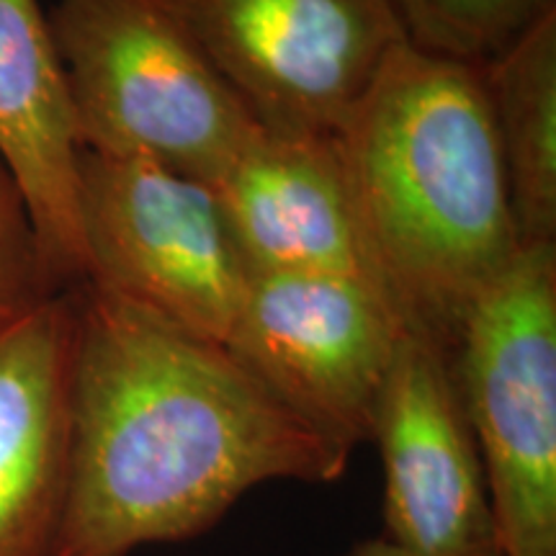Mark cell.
<instances>
[{"label":"cell","mask_w":556,"mask_h":556,"mask_svg":"<svg viewBox=\"0 0 556 556\" xmlns=\"http://www.w3.org/2000/svg\"><path fill=\"white\" fill-rule=\"evenodd\" d=\"M73 446L52 556L204 536L255 486L330 484L351 454L278 405L214 340L75 287Z\"/></svg>","instance_id":"6da1fadb"},{"label":"cell","mask_w":556,"mask_h":556,"mask_svg":"<svg viewBox=\"0 0 556 556\" xmlns=\"http://www.w3.org/2000/svg\"><path fill=\"white\" fill-rule=\"evenodd\" d=\"M332 142L374 283L405 332L448 356L523 248L482 70L407 41Z\"/></svg>","instance_id":"7a4b0ae2"},{"label":"cell","mask_w":556,"mask_h":556,"mask_svg":"<svg viewBox=\"0 0 556 556\" xmlns=\"http://www.w3.org/2000/svg\"><path fill=\"white\" fill-rule=\"evenodd\" d=\"M47 21L80 150L214 186L258 137V122L160 0H58Z\"/></svg>","instance_id":"3957f363"},{"label":"cell","mask_w":556,"mask_h":556,"mask_svg":"<svg viewBox=\"0 0 556 556\" xmlns=\"http://www.w3.org/2000/svg\"><path fill=\"white\" fill-rule=\"evenodd\" d=\"M503 556H556V242L526 245L448 353Z\"/></svg>","instance_id":"277c9868"},{"label":"cell","mask_w":556,"mask_h":556,"mask_svg":"<svg viewBox=\"0 0 556 556\" xmlns=\"http://www.w3.org/2000/svg\"><path fill=\"white\" fill-rule=\"evenodd\" d=\"M78 219L88 287L225 343L250 268L212 186L80 150Z\"/></svg>","instance_id":"5b68a950"},{"label":"cell","mask_w":556,"mask_h":556,"mask_svg":"<svg viewBox=\"0 0 556 556\" xmlns=\"http://www.w3.org/2000/svg\"><path fill=\"white\" fill-rule=\"evenodd\" d=\"M261 129L336 137L407 45L392 0H160Z\"/></svg>","instance_id":"8992f818"},{"label":"cell","mask_w":556,"mask_h":556,"mask_svg":"<svg viewBox=\"0 0 556 556\" xmlns=\"http://www.w3.org/2000/svg\"><path fill=\"white\" fill-rule=\"evenodd\" d=\"M402 336L387 299L356 278L250 274L222 345L278 405L353 454L371 443Z\"/></svg>","instance_id":"52a82bcc"},{"label":"cell","mask_w":556,"mask_h":556,"mask_svg":"<svg viewBox=\"0 0 556 556\" xmlns=\"http://www.w3.org/2000/svg\"><path fill=\"white\" fill-rule=\"evenodd\" d=\"M371 443L384 471L381 539L405 556H503L477 438L430 340L402 336Z\"/></svg>","instance_id":"ba28073f"},{"label":"cell","mask_w":556,"mask_h":556,"mask_svg":"<svg viewBox=\"0 0 556 556\" xmlns=\"http://www.w3.org/2000/svg\"><path fill=\"white\" fill-rule=\"evenodd\" d=\"M78 296L0 332V556H52L70 479Z\"/></svg>","instance_id":"9c48e42d"},{"label":"cell","mask_w":556,"mask_h":556,"mask_svg":"<svg viewBox=\"0 0 556 556\" xmlns=\"http://www.w3.org/2000/svg\"><path fill=\"white\" fill-rule=\"evenodd\" d=\"M212 189L250 274L343 276L377 289L332 137L261 129Z\"/></svg>","instance_id":"30bf717a"},{"label":"cell","mask_w":556,"mask_h":556,"mask_svg":"<svg viewBox=\"0 0 556 556\" xmlns=\"http://www.w3.org/2000/svg\"><path fill=\"white\" fill-rule=\"evenodd\" d=\"M0 157L16 176L62 289L86 283L65 75L39 0H0Z\"/></svg>","instance_id":"8fae6325"},{"label":"cell","mask_w":556,"mask_h":556,"mask_svg":"<svg viewBox=\"0 0 556 556\" xmlns=\"http://www.w3.org/2000/svg\"><path fill=\"white\" fill-rule=\"evenodd\" d=\"M479 70L520 245L556 242V11Z\"/></svg>","instance_id":"7c38bea8"},{"label":"cell","mask_w":556,"mask_h":556,"mask_svg":"<svg viewBox=\"0 0 556 556\" xmlns=\"http://www.w3.org/2000/svg\"><path fill=\"white\" fill-rule=\"evenodd\" d=\"M417 50L484 67L556 11V0H392Z\"/></svg>","instance_id":"4fadbf2b"},{"label":"cell","mask_w":556,"mask_h":556,"mask_svg":"<svg viewBox=\"0 0 556 556\" xmlns=\"http://www.w3.org/2000/svg\"><path fill=\"white\" fill-rule=\"evenodd\" d=\"M62 291L24 191L0 157V332Z\"/></svg>","instance_id":"5bb4252c"},{"label":"cell","mask_w":556,"mask_h":556,"mask_svg":"<svg viewBox=\"0 0 556 556\" xmlns=\"http://www.w3.org/2000/svg\"><path fill=\"white\" fill-rule=\"evenodd\" d=\"M345 556H405V554H402L397 546L389 544L387 539L374 536V539L361 541V544L353 546L351 552H348Z\"/></svg>","instance_id":"9a60e30c"}]
</instances>
